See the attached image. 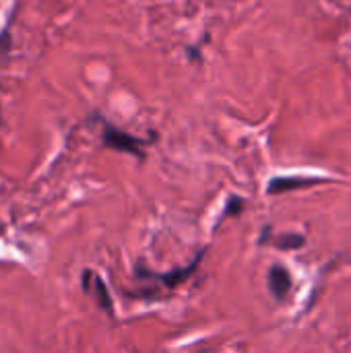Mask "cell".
<instances>
[{
	"mask_svg": "<svg viewBox=\"0 0 351 353\" xmlns=\"http://www.w3.org/2000/svg\"><path fill=\"white\" fill-rule=\"evenodd\" d=\"M304 236L302 234H285V236H279L275 240V246L277 248H283V250H296L300 246H304Z\"/></svg>",
	"mask_w": 351,
	"mask_h": 353,
	"instance_id": "5b68a950",
	"label": "cell"
},
{
	"mask_svg": "<svg viewBox=\"0 0 351 353\" xmlns=\"http://www.w3.org/2000/svg\"><path fill=\"white\" fill-rule=\"evenodd\" d=\"M292 283H294L292 273L285 267H281V265L271 267V271H269V290L275 296V300H279V302L285 300L290 290H292Z\"/></svg>",
	"mask_w": 351,
	"mask_h": 353,
	"instance_id": "277c9868",
	"label": "cell"
},
{
	"mask_svg": "<svg viewBox=\"0 0 351 353\" xmlns=\"http://www.w3.org/2000/svg\"><path fill=\"white\" fill-rule=\"evenodd\" d=\"M203 254L205 252H199V256L186 267V269H178V271H174V273H166V275H155V273H151V271H145V269H139V277H147V279H157V281H161V285L166 288V290H174V288H178L182 281H186L194 271H197V267H199V263L203 261Z\"/></svg>",
	"mask_w": 351,
	"mask_h": 353,
	"instance_id": "7a4b0ae2",
	"label": "cell"
},
{
	"mask_svg": "<svg viewBox=\"0 0 351 353\" xmlns=\"http://www.w3.org/2000/svg\"><path fill=\"white\" fill-rule=\"evenodd\" d=\"M327 182L323 178H306V176H277L269 182L267 192L269 194H281V192H290V190H298V188H306V186H314Z\"/></svg>",
	"mask_w": 351,
	"mask_h": 353,
	"instance_id": "3957f363",
	"label": "cell"
},
{
	"mask_svg": "<svg viewBox=\"0 0 351 353\" xmlns=\"http://www.w3.org/2000/svg\"><path fill=\"white\" fill-rule=\"evenodd\" d=\"M103 145L108 149H114V151H122V153H128V155H137V157H145V141L112 126V124H103Z\"/></svg>",
	"mask_w": 351,
	"mask_h": 353,
	"instance_id": "6da1fadb",
	"label": "cell"
},
{
	"mask_svg": "<svg viewBox=\"0 0 351 353\" xmlns=\"http://www.w3.org/2000/svg\"><path fill=\"white\" fill-rule=\"evenodd\" d=\"M244 209V199L240 196H230L228 205H225V211H223V217L228 215H240V211Z\"/></svg>",
	"mask_w": 351,
	"mask_h": 353,
	"instance_id": "8992f818",
	"label": "cell"
},
{
	"mask_svg": "<svg viewBox=\"0 0 351 353\" xmlns=\"http://www.w3.org/2000/svg\"><path fill=\"white\" fill-rule=\"evenodd\" d=\"M95 285H97V294H99L101 306H103L106 310H110V298H108V294H106V288H103V283H101L99 279H95Z\"/></svg>",
	"mask_w": 351,
	"mask_h": 353,
	"instance_id": "52a82bcc",
	"label": "cell"
}]
</instances>
